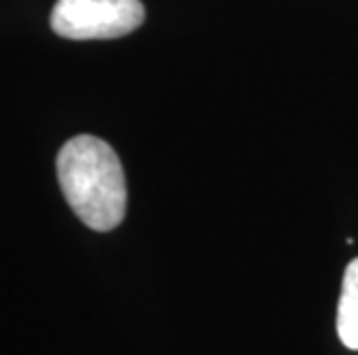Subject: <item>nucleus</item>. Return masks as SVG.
<instances>
[{"label": "nucleus", "mask_w": 358, "mask_h": 355, "mask_svg": "<svg viewBox=\"0 0 358 355\" xmlns=\"http://www.w3.org/2000/svg\"><path fill=\"white\" fill-rule=\"evenodd\" d=\"M58 183L67 203L93 231H111L123 222L127 185L120 160L109 143L81 134L60 148Z\"/></svg>", "instance_id": "nucleus-1"}, {"label": "nucleus", "mask_w": 358, "mask_h": 355, "mask_svg": "<svg viewBox=\"0 0 358 355\" xmlns=\"http://www.w3.org/2000/svg\"><path fill=\"white\" fill-rule=\"evenodd\" d=\"M338 335L347 349L358 351V259L345 270L338 305Z\"/></svg>", "instance_id": "nucleus-3"}, {"label": "nucleus", "mask_w": 358, "mask_h": 355, "mask_svg": "<svg viewBox=\"0 0 358 355\" xmlns=\"http://www.w3.org/2000/svg\"><path fill=\"white\" fill-rule=\"evenodd\" d=\"M146 19L141 0H56L51 30L65 40H116Z\"/></svg>", "instance_id": "nucleus-2"}]
</instances>
